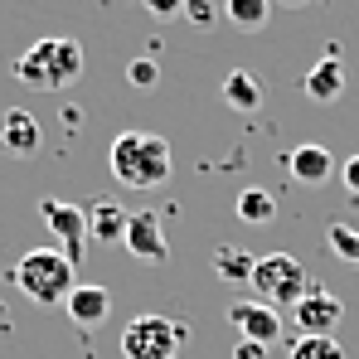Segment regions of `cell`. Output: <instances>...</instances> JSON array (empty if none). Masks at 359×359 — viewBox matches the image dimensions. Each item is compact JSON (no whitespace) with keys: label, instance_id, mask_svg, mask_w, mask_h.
I'll return each instance as SVG.
<instances>
[{"label":"cell","instance_id":"cell-1","mask_svg":"<svg viewBox=\"0 0 359 359\" xmlns=\"http://www.w3.org/2000/svg\"><path fill=\"white\" fill-rule=\"evenodd\" d=\"M107 165L126 189H161L175 170V156H170V141L156 131H121L107 146Z\"/></svg>","mask_w":359,"mask_h":359},{"label":"cell","instance_id":"cell-2","mask_svg":"<svg viewBox=\"0 0 359 359\" xmlns=\"http://www.w3.org/2000/svg\"><path fill=\"white\" fill-rule=\"evenodd\" d=\"M15 78H20L29 93H63L68 83L83 78V44H78V39H63V34L34 39V44L15 59Z\"/></svg>","mask_w":359,"mask_h":359},{"label":"cell","instance_id":"cell-3","mask_svg":"<svg viewBox=\"0 0 359 359\" xmlns=\"http://www.w3.org/2000/svg\"><path fill=\"white\" fill-rule=\"evenodd\" d=\"M73 277H78V267L63 257V248H34V252H25V257L15 262V272H10V282L34 301V306H63L68 292L78 287Z\"/></svg>","mask_w":359,"mask_h":359},{"label":"cell","instance_id":"cell-4","mask_svg":"<svg viewBox=\"0 0 359 359\" xmlns=\"http://www.w3.org/2000/svg\"><path fill=\"white\" fill-rule=\"evenodd\" d=\"M248 287L257 292V301H267L272 311H292L306 292H316V282L306 277L301 257H292V252H267V257H257Z\"/></svg>","mask_w":359,"mask_h":359},{"label":"cell","instance_id":"cell-5","mask_svg":"<svg viewBox=\"0 0 359 359\" xmlns=\"http://www.w3.org/2000/svg\"><path fill=\"white\" fill-rule=\"evenodd\" d=\"M184 325H175L170 316H136L121 330V359H175L184 345Z\"/></svg>","mask_w":359,"mask_h":359},{"label":"cell","instance_id":"cell-6","mask_svg":"<svg viewBox=\"0 0 359 359\" xmlns=\"http://www.w3.org/2000/svg\"><path fill=\"white\" fill-rule=\"evenodd\" d=\"M39 214H44V224H49V233L63 243V257L78 267L83 262V252H88V209H78V204H68V199H39Z\"/></svg>","mask_w":359,"mask_h":359},{"label":"cell","instance_id":"cell-7","mask_svg":"<svg viewBox=\"0 0 359 359\" xmlns=\"http://www.w3.org/2000/svg\"><path fill=\"white\" fill-rule=\"evenodd\" d=\"M229 325L252 345H272L282 335V311H272L267 301H233L229 306Z\"/></svg>","mask_w":359,"mask_h":359},{"label":"cell","instance_id":"cell-8","mask_svg":"<svg viewBox=\"0 0 359 359\" xmlns=\"http://www.w3.org/2000/svg\"><path fill=\"white\" fill-rule=\"evenodd\" d=\"M121 248H126L136 262H165V257H170V238H165V229H161V219H156L151 209L131 214Z\"/></svg>","mask_w":359,"mask_h":359},{"label":"cell","instance_id":"cell-9","mask_svg":"<svg viewBox=\"0 0 359 359\" xmlns=\"http://www.w3.org/2000/svg\"><path fill=\"white\" fill-rule=\"evenodd\" d=\"M292 320H297L301 335H335V325L345 320V306L330 297V292H306V297L292 306Z\"/></svg>","mask_w":359,"mask_h":359},{"label":"cell","instance_id":"cell-10","mask_svg":"<svg viewBox=\"0 0 359 359\" xmlns=\"http://www.w3.org/2000/svg\"><path fill=\"white\" fill-rule=\"evenodd\" d=\"M63 311L73 316V325H83V330H93V325H102L107 316H112V292L107 287H93V282H78L68 301H63Z\"/></svg>","mask_w":359,"mask_h":359},{"label":"cell","instance_id":"cell-11","mask_svg":"<svg viewBox=\"0 0 359 359\" xmlns=\"http://www.w3.org/2000/svg\"><path fill=\"white\" fill-rule=\"evenodd\" d=\"M301 88H306L311 102H335V97L345 93V63H340V49H335V44L325 49V59L301 78Z\"/></svg>","mask_w":359,"mask_h":359},{"label":"cell","instance_id":"cell-12","mask_svg":"<svg viewBox=\"0 0 359 359\" xmlns=\"http://www.w3.org/2000/svg\"><path fill=\"white\" fill-rule=\"evenodd\" d=\"M39 141H44V131H39V121L29 117V112L10 107V112L0 117V146H5L10 156H34Z\"/></svg>","mask_w":359,"mask_h":359},{"label":"cell","instance_id":"cell-13","mask_svg":"<svg viewBox=\"0 0 359 359\" xmlns=\"http://www.w3.org/2000/svg\"><path fill=\"white\" fill-rule=\"evenodd\" d=\"M126 224H131V214L121 209L117 199H93L88 204V238L93 243H121L126 238Z\"/></svg>","mask_w":359,"mask_h":359},{"label":"cell","instance_id":"cell-14","mask_svg":"<svg viewBox=\"0 0 359 359\" xmlns=\"http://www.w3.org/2000/svg\"><path fill=\"white\" fill-rule=\"evenodd\" d=\"M287 170H292V180H301V184H325L340 165H335V156H330L325 146H297V151L287 156Z\"/></svg>","mask_w":359,"mask_h":359},{"label":"cell","instance_id":"cell-15","mask_svg":"<svg viewBox=\"0 0 359 359\" xmlns=\"http://www.w3.org/2000/svg\"><path fill=\"white\" fill-rule=\"evenodd\" d=\"M233 214H238V224H272L277 219V194L272 189H257V184H248L238 199H233Z\"/></svg>","mask_w":359,"mask_h":359},{"label":"cell","instance_id":"cell-16","mask_svg":"<svg viewBox=\"0 0 359 359\" xmlns=\"http://www.w3.org/2000/svg\"><path fill=\"white\" fill-rule=\"evenodd\" d=\"M224 102H229L233 112H257V107H262V83H257L248 68H233V73L224 78Z\"/></svg>","mask_w":359,"mask_h":359},{"label":"cell","instance_id":"cell-17","mask_svg":"<svg viewBox=\"0 0 359 359\" xmlns=\"http://www.w3.org/2000/svg\"><path fill=\"white\" fill-rule=\"evenodd\" d=\"M252 267H257L252 252H243V248H214V277L219 282H252Z\"/></svg>","mask_w":359,"mask_h":359},{"label":"cell","instance_id":"cell-18","mask_svg":"<svg viewBox=\"0 0 359 359\" xmlns=\"http://www.w3.org/2000/svg\"><path fill=\"white\" fill-rule=\"evenodd\" d=\"M267 15H272L267 0H224V20L238 25V29H262Z\"/></svg>","mask_w":359,"mask_h":359},{"label":"cell","instance_id":"cell-19","mask_svg":"<svg viewBox=\"0 0 359 359\" xmlns=\"http://www.w3.org/2000/svg\"><path fill=\"white\" fill-rule=\"evenodd\" d=\"M292 359H350V355H345V345L335 335H297Z\"/></svg>","mask_w":359,"mask_h":359},{"label":"cell","instance_id":"cell-20","mask_svg":"<svg viewBox=\"0 0 359 359\" xmlns=\"http://www.w3.org/2000/svg\"><path fill=\"white\" fill-rule=\"evenodd\" d=\"M325 248H330L340 262L359 267V229H350V224H330V229H325Z\"/></svg>","mask_w":359,"mask_h":359},{"label":"cell","instance_id":"cell-21","mask_svg":"<svg viewBox=\"0 0 359 359\" xmlns=\"http://www.w3.org/2000/svg\"><path fill=\"white\" fill-rule=\"evenodd\" d=\"M126 83H131V88H141V93H151V88L161 83L156 59H131V63H126Z\"/></svg>","mask_w":359,"mask_h":359},{"label":"cell","instance_id":"cell-22","mask_svg":"<svg viewBox=\"0 0 359 359\" xmlns=\"http://www.w3.org/2000/svg\"><path fill=\"white\" fill-rule=\"evenodd\" d=\"M184 20L199 25V29H209L214 20H224V5L219 0H184Z\"/></svg>","mask_w":359,"mask_h":359},{"label":"cell","instance_id":"cell-23","mask_svg":"<svg viewBox=\"0 0 359 359\" xmlns=\"http://www.w3.org/2000/svg\"><path fill=\"white\" fill-rule=\"evenodd\" d=\"M156 20H175V15H184V0H141Z\"/></svg>","mask_w":359,"mask_h":359},{"label":"cell","instance_id":"cell-24","mask_svg":"<svg viewBox=\"0 0 359 359\" xmlns=\"http://www.w3.org/2000/svg\"><path fill=\"white\" fill-rule=\"evenodd\" d=\"M335 175H340V184H345V189H350V194L359 199V156L340 161V170H335Z\"/></svg>","mask_w":359,"mask_h":359},{"label":"cell","instance_id":"cell-25","mask_svg":"<svg viewBox=\"0 0 359 359\" xmlns=\"http://www.w3.org/2000/svg\"><path fill=\"white\" fill-rule=\"evenodd\" d=\"M233 359H267V345H252V340H243L238 350H233Z\"/></svg>","mask_w":359,"mask_h":359},{"label":"cell","instance_id":"cell-26","mask_svg":"<svg viewBox=\"0 0 359 359\" xmlns=\"http://www.w3.org/2000/svg\"><path fill=\"white\" fill-rule=\"evenodd\" d=\"M277 5H292V10H301V5H306V0H277Z\"/></svg>","mask_w":359,"mask_h":359},{"label":"cell","instance_id":"cell-27","mask_svg":"<svg viewBox=\"0 0 359 359\" xmlns=\"http://www.w3.org/2000/svg\"><path fill=\"white\" fill-rule=\"evenodd\" d=\"M107 5H121V0H107Z\"/></svg>","mask_w":359,"mask_h":359}]
</instances>
